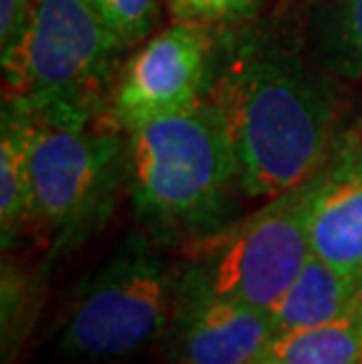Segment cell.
<instances>
[{
  "label": "cell",
  "mask_w": 362,
  "mask_h": 364,
  "mask_svg": "<svg viewBox=\"0 0 362 364\" xmlns=\"http://www.w3.org/2000/svg\"><path fill=\"white\" fill-rule=\"evenodd\" d=\"M243 24L214 26L210 99L226 122L243 193L273 200L311 179L341 134L336 78L273 31Z\"/></svg>",
  "instance_id": "obj_1"
},
{
  "label": "cell",
  "mask_w": 362,
  "mask_h": 364,
  "mask_svg": "<svg viewBox=\"0 0 362 364\" xmlns=\"http://www.w3.org/2000/svg\"><path fill=\"white\" fill-rule=\"evenodd\" d=\"M125 186L158 242L193 245L228 226L243 186L226 122L210 97L127 129Z\"/></svg>",
  "instance_id": "obj_2"
},
{
  "label": "cell",
  "mask_w": 362,
  "mask_h": 364,
  "mask_svg": "<svg viewBox=\"0 0 362 364\" xmlns=\"http://www.w3.org/2000/svg\"><path fill=\"white\" fill-rule=\"evenodd\" d=\"M122 50L87 0H36L24 43L3 64L5 85L33 113L92 120L109 113Z\"/></svg>",
  "instance_id": "obj_3"
},
{
  "label": "cell",
  "mask_w": 362,
  "mask_h": 364,
  "mask_svg": "<svg viewBox=\"0 0 362 364\" xmlns=\"http://www.w3.org/2000/svg\"><path fill=\"white\" fill-rule=\"evenodd\" d=\"M28 113L33 223L45 230L55 252H64L113 209L125 183L127 132L109 113L92 120L52 118L31 108Z\"/></svg>",
  "instance_id": "obj_4"
},
{
  "label": "cell",
  "mask_w": 362,
  "mask_h": 364,
  "mask_svg": "<svg viewBox=\"0 0 362 364\" xmlns=\"http://www.w3.org/2000/svg\"><path fill=\"white\" fill-rule=\"evenodd\" d=\"M179 273L144 235H127L75 296L59 348L87 360L144 350L174 324Z\"/></svg>",
  "instance_id": "obj_5"
},
{
  "label": "cell",
  "mask_w": 362,
  "mask_h": 364,
  "mask_svg": "<svg viewBox=\"0 0 362 364\" xmlns=\"http://www.w3.org/2000/svg\"><path fill=\"white\" fill-rule=\"evenodd\" d=\"M311 257L306 183L188 245L181 287L271 313Z\"/></svg>",
  "instance_id": "obj_6"
},
{
  "label": "cell",
  "mask_w": 362,
  "mask_h": 364,
  "mask_svg": "<svg viewBox=\"0 0 362 364\" xmlns=\"http://www.w3.org/2000/svg\"><path fill=\"white\" fill-rule=\"evenodd\" d=\"M214 50L217 28L174 19L122 66L109 115L127 132L200 104L210 97Z\"/></svg>",
  "instance_id": "obj_7"
},
{
  "label": "cell",
  "mask_w": 362,
  "mask_h": 364,
  "mask_svg": "<svg viewBox=\"0 0 362 364\" xmlns=\"http://www.w3.org/2000/svg\"><path fill=\"white\" fill-rule=\"evenodd\" d=\"M311 252L362 282V139L341 132L327 160L306 181Z\"/></svg>",
  "instance_id": "obj_8"
},
{
  "label": "cell",
  "mask_w": 362,
  "mask_h": 364,
  "mask_svg": "<svg viewBox=\"0 0 362 364\" xmlns=\"http://www.w3.org/2000/svg\"><path fill=\"white\" fill-rule=\"evenodd\" d=\"M176 329L181 364H254L275 338L271 313L188 289L179 282Z\"/></svg>",
  "instance_id": "obj_9"
},
{
  "label": "cell",
  "mask_w": 362,
  "mask_h": 364,
  "mask_svg": "<svg viewBox=\"0 0 362 364\" xmlns=\"http://www.w3.org/2000/svg\"><path fill=\"white\" fill-rule=\"evenodd\" d=\"M362 308V282L344 275L320 257L306 259L297 280L271 311L275 336L282 331L318 327Z\"/></svg>",
  "instance_id": "obj_10"
},
{
  "label": "cell",
  "mask_w": 362,
  "mask_h": 364,
  "mask_svg": "<svg viewBox=\"0 0 362 364\" xmlns=\"http://www.w3.org/2000/svg\"><path fill=\"white\" fill-rule=\"evenodd\" d=\"M33 221L31 113L19 97L5 95L0 113V233L7 247Z\"/></svg>",
  "instance_id": "obj_11"
},
{
  "label": "cell",
  "mask_w": 362,
  "mask_h": 364,
  "mask_svg": "<svg viewBox=\"0 0 362 364\" xmlns=\"http://www.w3.org/2000/svg\"><path fill=\"white\" fill-rule=\"evenodd\" d=\"M308 45L334 78L362 80V0H315Z\"/></svg>",
  "instance_id": "obj_12"
},
{
  "label": "cell",
  "mask_w": 362,
  "mask_h": 364,
  "mask_svg": "<svg viewBox=\"0 0 362 364\" xmlns=\"http://www.w3.org/2000/svg\"><path fill=\"white\" fill-rule=\"evenodd\" d=\"M362 353V308L318 327L278 334L264 360L275 364H358Z\"/></svg>",
  "instance_id": "obj_13"
},
{
  "label": "cell",
  "mask_w": 362,
  "mask_h": 364,
  "mask_svg": "<svg viewBox=\"0 0 362 364\" xmlns=\"http://www.w3.org/2000/svg\"><path fill=\"white\" fill-rule=\"evenodd\" d=\"M122 48H132L156 26L160 0H87Z\"/></svg>",
  "instance_id": "obj_14"
},
{
  "label": "cell",
  "mask_w": 362,
  "mask_h": 364,
  "mask_svg": "<svg viewBox=\"0 0 362 364\" xmlns=\"http://www.w3.org/2000/svg\"><path fill=\"white\" fill-rule=\"evenodd\" d=\"M264 0H169L174 19L207 26H233L252 19Z\"/></svg>",
  "instance_id": "obj_15"
},
{
  "label": "cell",
  "mask_w": 362,
  "mask_h": 364,
  "mask_svg": "<svg viewBox=\"0 0 362 364\" xmlns=\"http://www.w3.org/2000/svg\"><path fill=\"white\" fill-rule=\"evenodd\" d=\"M36 0H0V64L14 57L24 43Z\"/></svg>",
  "instance_id": "obj_16"
},
{
  "label": "cell",
  "mask_w": 362,
  "mask_h": 364,
  "mask_svg": "<svg viewBox=\"0 0 362 364\" xmlns=\"http://www.w3.org/2000/svg\"><path fill=\"white\" fill-rule=\"evenodd\" d=\"M254 364H275V362H271V360H259V362H254Z\"/></svg>",
  "instance_id": "obj_17"
},
{
  "label": "cell",
  "mask_w": 362,
  "mask_h": 364,
  "mask_svg": "<svg viewBox=\"0 0 362 364\" xmlns=\"http://www.w3.org/2000/svg\"><path fill=\"white\" fill-rule=\"evenodd\" d=\"M358 364H362V353H360V362H358Z\"/></svg>",
  "instance_id": "obj_18"
}]
</instances>
